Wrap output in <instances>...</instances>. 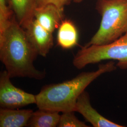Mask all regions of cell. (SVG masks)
I'll return each mask as SVG.
<instances>
[{
  "mask_svg": "<svg viewBox=\"0 0 127 127\" xmlns=\"http://www.w3.org/2000/svg\"><path fill=\"white\" fill-rule=\"evenodd\" d=\"M106 60H116L117 67L127 69V32L107 44L82 47L74 56L73 63L74 67L81 69Z\"/></svg>",
  "mask_w": 127,
  "mask_h": 127,
  "instance_id": "4",
  "label": "cell"
},
{
  "mask_svg": "<svg viewBox=\"0 0 127 127\" xmlns=\"http://www.w3.org/2000/svg\"><path fill=\"white\" fill-rule=\"evenodd\" d=\"M33 111L31 109L0 110V127H27Z\"/></svg>",
  "mask_w": 127,
  "mask_h": 127,
  "instance_id": "9",
  "label": "cell"
},
{
  "mask_svg": "<svg viewBox=\"0 0 127 127\" xmlns=\"http://www.w3.org/2000/svg\"><path fill=\"white\" fill-rule=\"evenodd\" d=\"M9 3L18 22L25 29L34 19L36 0H9Z\"/></svg>",
  "mask_w": 127,
  "mask_h": 127,
  "instance_id": "10",
  "label": "cell"
},
{
  "mask_svg": "<svg viewBox=\"0 0 127 127\" xmlns=\"http://www.w3.org/2000/svg\"><path fill=\"white\" fill-rule=\"evenodd\" d=\"M74 112L70 111L62 113L61 115L59 123V127H88L85 123L80 121L75 116Z\"/></svg>",
  "mask_w": 127,
  "mask_h": 127,
  "instance_id": "13",
  "label": "cell"
},
{
  "mask_svg": "<svg viewBox=\"0 0 127 127\" xmlns=\"http://www.w3.org/2000/svg\"><path fill=\"white\" fill-rule=\"evenodd\" d=\"M6 70L0 74V106L2 108L18 109L36 104V96L15 86Z\"/></svg>",
  "mask_w": 127,
  "mask_h": 127,
  "instance_id": "5",
  "label": "cell"
},
{
  "mask_svg": "<svg viewBox=\"0 0 127 127\" xmlns=\"http://www.w3.org/2000/svg\"><path fill=\"white\" fill-rule=\"evenodd\" d=\"M25 30L38 55L46 57L53 46L52 33L42 27L35 18Z\"/></svg>",
  "mask_w": 127,
  "mask_h": 127,
  "instance_id": "6",
  "label": "cell"
},
{
  "mask_svg": "<svg viewBox=\"0 0 127 127\" xmlns=\"http://www.w3.org/2000/svg\"><path fill=\"white\" fill-rule=\"evenodd\" d=\"M115 62L109 61L98 66L97 70L82 72L71 80L46 85L36 96L39 109L59 112H75L78 97L92 82L101 75L116 70Z\"/></svg>",
  "mask_w": 127,
  "mask_h": 127,
  "instance_id": "2",
  "label": "cell"
},
{
  "mask_svg": "<svg viewBox=\"0 0 127 127\" xmlns=\"http://www.w3.org/2000/svg\"><path fill=\"white\" fill-rule=\"evenodd\" d=\"M63 16V9L52 4L36 8L34 11V18L37 22L52 33L59 27Z\"/></svg>",
  "mask_w": 127,
  "mask_h": 127,
  "instance_id": "8",
  "label": "cell"
},
{
  "mask_svg": "<svg viewBox=\"0 0 127 127\" xmlns=\"http://www.w3.org/2000/svg\"><path fill=\"white\" fill-rule=\"evenodd\" d=\"M73 1H74L75 2H76V3H79V2H81L82 1V0H73Z\"/></svg>",
  "mask_w": 127,
  "mask_h": 127,
  "instance_id": "16",
  "label": "cell"
},
{
  "mask_svg": "<svg viewBox=\"0 0 127 127\" xmlns=\"http://www.w3.org/2000/svg\"><path fill=\"white\" fill-rule=\"evenodd\" d=\"M70 0H36V8L52 4L55 5L60 9H63L64 6L69 3Z\"/></svg>",
  "mask_w": 127,
  "mask_h": 127,
  "instance_id": "15",
  "label": "cell"
},
{
  "mask_svg": "<svg viewBox=\"0 0 127 127\" xmlns=\"http://www.w3.org/2000/svg\"><path fill=\"white\" fill-rule=\"evenodd\" d=\"M78 33L74 24L70 20H63L57 34L58 45L63 49H70L78 44Z\"/></svg>",
  "mask_w": 127,
  "mask_h": 127,
  "instance_id": "11",
  "label": "cell"
},
{
  "mask_svg": "<svg viewBox=\"0 0 127 127\" xmlns=\"http://www.w3.org/2000/svg\"><path fill=\"white\" fill-rule=\"evenodd\" d=\"M38 54L25 29L15 15L4 29L0 32V59L11 78L27 77L43 79L45 72L35 67L33 62Z\"/></svg>",
  "mask_w": 127,
  "mask_h": 127,
  "instance_id": "1",
  "label": "cell"
},
{
  "mask_svg": "<svg viewBox=\"0 0 127 127\" xmlns=\"http://www.w3.org/2000/svg\"><path fill=\"white\" fill-rule=\"evenodd\" d=\"M13 12L6 4V0H0V32L7 27L13 17Z\"/></svg>",
  "mask_w": 127,
  "mask_h": 127,
  "instance_id": "14",
  "label": "cell"
},
{
  "mask_svg": "<svg viewBox=\"0 0 127 127\" xmlns=\"http://www.w3.org/2000/svg\"><path fill=\"white\" fill-rule=\"evenodd\" d=\"M75 112L82 114L86 121L94 127H123L101 115L91 105L90 96L84 91L78 97Z\"/></svg>",
  "mask_w": 127,
  "mask_h": 127,
  "instance_id": "7",
  "label": "cell"
},
{
  "mask_svg": "<svg viewBox=\"0 0 127 127\" xmlns=\"http://www.w3.org/2000/svg\"><path fill=\"white\" fill-rule=\"evenodd\" d=\"M59 112L45 109H39L33 112L27 127H56L59 123Z\"/></svg>",
  "mask_w": 127,
  "mask_h": 127,
  "instance_id": "12",
  "label": "cell"
},
{
  "mask_svg": "<svg viewBox=\"0 0 127 127\" xmlns=\"http://www.w3.org/2000/svg\"><path fill=\"white\" fill-rule=\"evenodd\" d=\"M96 9L100 26L85 46L107 44L127 32V0H97Z\"/></svg>",
  "mask_w": 127,
  "mask_h": 127,
  "instance_id": "3",
  "label": "cell"
}]
</instances>
